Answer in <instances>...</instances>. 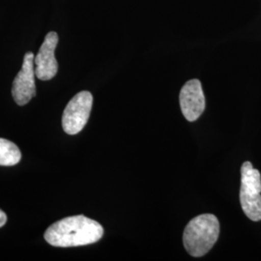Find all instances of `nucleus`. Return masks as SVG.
<instances>
[{
  "instance_id": "nucleus-2",
  "label": "nucleus",
  "mask_w": 261,
  "mask_h": 261,
  "mask_svg": "<svg viewBox=\"0 0 261 261\" xmlns=\"http://www.w3.org/2000/svg\"><path fill=\"white\" fill-rule=\"evenodd\" d=\"M220 234V223L212 214H202L194 218L187 224L183 244L192 256L200 257L209 252Z\"/></svg>"
},
{
  "instance_id": "nucleus-5",
  "label": "nucleus",
  "mask_w": 261,
  "mask_h": 261,
  "mask_svg": "<svg viewBox=\"0 0 261 261\" xmlns=\"http://www.w3.org/2000/svg\"><path fill=\"white\" fill-rule=\"evenodd\" d=\"M34 58L35 56L32 53L25 54L21 70L13 82L12 95L19 106L27 105L36 96Z\"/></svg>"
},
{
  "instance_id": "nucleus-3",
  "label": "nucleus",
  "mask_w": 261,
  "mask_h": 261,
  "mask_svg": "<svg viewBox=\"0 0 261 261\" xmlns=\"http://www.w3.org/2000/svg\"><path fill=\"white\" fill-rule=\"evenodd\" d=\"M261 175L252 163L245 162L241 168L240 202L246 216L253 222L261 220Z\"/></svg>"
},
{
  "instance_id": "nucleus-9",
  "label": "nucleus",
  "mask_w": 261,
  "mask_h": 261,
  "mask_svg": "<svg viewBox=\"0 0 261 261\" xmlns=\"http://www.w3.org/2000/svg\"><path fill=\"white\" fill-rule=\"evenodd\" d=\"M6 222H7V216L2 210H0V227H2L4 224H6Z\"/></svg>"
},
{
  "instance_id": "nucleus-8",
  "label": "nucleus",
  "mask_w": 261,
  "mask_h": 261,
  "mask_svg": "<svg viewBox=\"0 0 261 261\" xmlns=\"http://www.w3.org/2000/svg\"><path fill=\"white\" fill-rule=\"evenodd\" d=\"M20 159V150L14 142L5 139H0V166H15L19 163Z\"/></svg>"
},
{
  "instance_id": "nucleus-4",
  "label": "nucleus",
  "mask_w": 261,
  "mask_h": 261,
  "mask_svg": "<svg viewBox=\"0 0 261 261\" xmlns=\"http://www.w3.org/2000/svg\"><path fill=\"white\" fill-rule=\"evenodd\" d=\"M93 105V96L88 91L75 95L66 106L62 116V127L66 134L76 135L89 119Z\"/></svg>"
},
{
  "instance_id": "nucleus-7",
  "label": "nucleus",
  "mask_w": 261,
  "mask_h": 261,
  "mask_svg": "<svg viewBox=\"0 0 261 261\" xmlns=\"http://www.w3.org/2000/svg\"><path fill=\"white\" fill-rule=\"evenodd\" d=\"M57 44V33L55 31L49 32L34 58L35 75L41 81H49L57 74L58 63L55 56Z\"/></svg>"
},
{
  "instance_id": "nucleus-6",
  "label": "nucleus",
  "mask_w": 261,
  "mask_h": 261,
  "mask_svg": "<svg viewBox=\"0 0 261 261\" xmlns=\"http://www.w3.org/2000/svg\"><path fill=\"white\" fill-rule=\"evenodd\" d=\"M181 111L188 121H196L205 110V97L198 80L187 82L180 91Z\"/></svg>"
},
{
  "instance_id": "nucleus-1",
  "label": "nucleus",
  "mask_w": 261,
  "mask_h": 261,
  "mask_svg": "<svg viewBox=\"0 0 261 261\" xmlns=\"http://www.w3.org/2000/svg\"><path fill=\"white\" fill-rule=\"evenodd\" d=\"M103 235V228L98 222L84 215L68 217L51 224L44 234L49 245L69 248L86 246L98 242Z\"/></svg>"
}]
</instances>
